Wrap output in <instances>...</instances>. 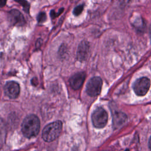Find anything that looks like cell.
<instances>
[{
  "label": "cell",
  "mask_w": 151,
  "mask_h": 151,
  "mask_svg": "<svg viewBox=\"0 0 151 151\" xmlns=\"http://www.w3.org/2000/svg\"><path fill=\"white\" fill-rule=\"evenodd\" d=\"M149 33H150V40H151V25H150V28H149Z\"/></svg>",
  "instance_id": "obj_17"
},
{
  "label": "cell",
  "mask_w": 151,
  "mask_h": 151,
  "mask_svg": "<svg viewBox=\"0 0 151 151\" xmlns=\"http://www.w3.org/2000/svg\"><path fill=\"white\" fill-rule=\"evenodd\" d=\"M6 0H1V6H3L4 5H5V3H6Z\"/></svg>",
  "instance_id": "obj_15"
},
{
  "label": "cell",
  "mask_w": 151,
  "mask_h": 151,
  "mask_svg": "<svg viewBox=\"0 0 151 151\" xmlns=\"http://www.w3.org/2000/svg\"><path fill=\"white\" fill-rule=\"evenodd\" d=\"M149 147L151 150V136L149 140Z\"/></svg>",
  "instance_id": "obj_16"
},
{
  "label": "cell",
  "mask_w": 151,
  "mask_h": 151,
  "mask_svg": "<svg viewBox=\"0 0 151 151\" xmlns=\"http://www.w3.org/2000/svg\"><path fill=\"white\" fill-rule=\"evenodd\" d=\"M102 86V80L99 77L91 78L87 83L86 86L87 93L91 96L95 97L99 95L101 91Z\"/></svg>",
  "instance_id": "obj_5"
},
{
  "label": "cell",
  "mask_w": 151,
  "mask_h": 151,
  "mask_svg": "<svg viewBox=\"0 0 151 151\" xmlns=\"http://www.w3.org/2000/svg\"><path fill=\"white\" fill-rule=\"evenodd\" d=\"M131 0H119V2L120 3L121 5H126L127 4H129Z\"/></svg>",
  "instance_id": "obj_14"
},
{
  "label": "cell",
  "mask_w": 151,
  "mask_h": 151,
  "mask_svg": "<svg viewBox=\"0 0 151 151\" xmlns=\"http://www.w3.org/2000/svg\"><path fill=\"white\" fill-rule=\"evenodd\" d=\"M107 113L101 107L96 109L91 116L93 124L97 128L104 127L107 124Z\"/></svg>",
  "instance_id": "obj_3"
},
{
  "label": "cell",
  "mask_w": 151,
  "mask_h": 151,
  "mask_svg": "<svg viewBox=\"0 0 151 151\" xmlns=\"http://www.w3.org/2000/svg\"><path fill=\"white\" fill-rule=\"evenodd\" d=\"M8 18L11 23L15 26H23L25 21L22 14L18 10L13 9L8 13Z\"/></svg>",
  "instance_id": "obj_7"
},
{
  "label": "cell",
  "mask_w": 151,
  "mask_h": 151,
  "mask_svg": "<svg viewBox=\"0 0 151 151\" xmlns=\"http://www.w3.org/2000/svg\"><path fill=\"white\" fill-rule=\"evenodd\" d=\"M127 120V116L125 114L119 112L114 114L113 117V122L114 126L118 127L123 124Z\"/></svg>",
  "instance_id": "obj_10"
},
{
  "label": "cell",
  "mask_w": 151,
  "mask_h": 151,
  "mask_svg": "<svg viewBox=\"0 0 151 151\" xmlns=\"http://www.w3.org/2000/svg\"><path fill=\"white\" fill-rule=\"evenodd\" d=\"M86 74L83 72L77 73L74 74L70 80V86L74 90L79 89L84 83Z\"/></svg>",
  "instance_id": "obj_8"
},
{
  "label": "cell",
  "mask_w": 151,
  "mask_h": 151,
  "mask_svg": "<svg viewBox=\"0 0 151 151\" xmlns=\"http://www.w3.org/2000/svg\"><path fill=\"white\" fill-rule=\"evenodd\" d=\"M15 1L19 3L23 7L24 11L28 13L29 12V4L28 3L27 1H26L25 0H14Z\"/></svg>",
  "instance_id": "obj_11"
},
{
  "label": "cell",
  "mask_w": 151,
  "mask_h": 151,
  "mask_svg": "<svg viewBox=\"0 0 151 151\" xmlns=\"http://www.w3.org/2000/svg\"><path fill=\"white\" fill-rule=\"evenodd\" d=\"M20 88L19 84L14 81L7 82L4 86V93L11 99L17 98L19 94Z\"/></svg>",
  "instance_id": "obj_6"
},
{
  "label": "cell",
  "mask_w": 151,
  "mask_h": 151,
  "mask_svg": "<svg viewBox=\"0 0 151 151\" xmlns=\"http://www.w3.org/2000/svg\"><path fill=\"white\" fill-rule=\"evenodd\" d=\"M150 86V81L147 77H141L134 82L133 88L134 93L139 96H145L148 91Z\"/></svg>",
  "instance_id": "obj_4"
},
{
  "label": "cell",
  "mask_w": 151,
  "mask_h": 151,
  "mask_svg": "<svg viewBox=\"0 0 151 151\" xmlns=\"http://www.w3.org/2000/svg\"><path fill=\"white\" fill-rule=\"evenodd\" d=\"M40 122L39 119L35 115L26 117L22 123V132L27 138L37 136L40 131Z\"/></svg>",
  "instance_id": "obj_1"
},
{
  "label": "cell",
  "mask_w": 151,
  "mask_h": 151,
  "mask_svg": "<svg viewBox=\"0 0 151 151\" xmlns=\"http://www.w3.org/2000/svg\"><path fill=\"white\" fill-rule=\"evenodd\" d=\"M89 43L87 41H83L80 44L77 55V58L79 61H83L87 58L89 52Z\"/></svg>",
  "instance_id": "obj_9"
},
{
  "label": "cell",
  "mask_w": 151,
  "mask_h": 151,
  "mask_svg": "<svg viewBox=\"0 0 151 151\" xmlns=\"http://www.w3.org/2000/svg\"><path fill=\"white\" fill-rule=\"evenodd\" d=\"M62 129V123L60 120L52 122L47 125L43 129L42 137L47 142H51L56 139L60 134Z\"/></svg>",
  "instance_id": "obj_2"
},
{
  "label": "cell",
  "mask_w": 151,
  "mask_h": 151,
  "mask_svg": "<svg viewBox=\"0 0 151 151\" xmlns=\"http://www.w3.org/2000/svg\"><path fill=\"white\" fill-rule=\"evenodd\" d=\"M83 8H84V5H80L76 6L73 10L74 15H76V16L79 15L82 12V11H83Z\"/></svg>",
  "instance_id": "obj_12"
},
{
  "label": "cell",
  "mask_w": 151,
  "mask_h": 151,
  "mask_svg": "<svg viewBox=\"0 0 151 151\" xmlns=\"http://www.w3.org/2000/svg\"><path fill=\"white\" fill-rule=\"evenodd\" d=\"M47 17L44 12H40L37 16V21L39 23H42L46 21Z\"/></svg>",
  "instance_id": "obj_13"
}]
</instances>
